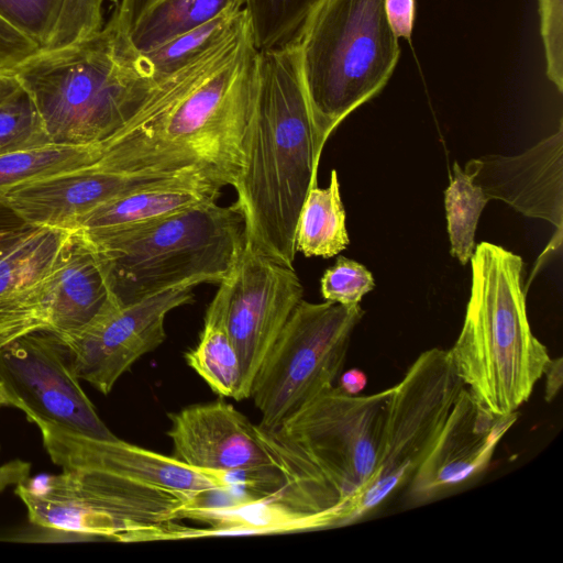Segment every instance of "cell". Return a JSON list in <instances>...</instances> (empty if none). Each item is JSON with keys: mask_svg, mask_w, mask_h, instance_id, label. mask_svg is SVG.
<instances>
[{"mask_svg": "<svg viewBox=\"0 0 563 563\" xmlns=\"http://www.w3.org/2000/svg\"><path fill=\"white\" fill-rule=\"evenodd\" d=\"M52 144L34 100L11 74H0V154Z\"/></svg>", "mask_w": 563, "mask_h": 563, "instance_id": "cell-26", "label": "cell"}, {"mask_svg": "<svg viewBox=\"0 0 563 563\" xmlns=\"http://www.w3.org/2000/svg\"><path fill=\"white\" fill-rule=\"evenodd\" d=\"M1 74V73H0Z\"/></svg>", "mask_w": 563, "mask_h": 563, "instance_id": "cell-39", "label": "cell"}, {"mask_svg": "<svg viewBox=\"0 0 563 563\" xmlns=\"http://www.w3.org/2000/svg\"><path fill=\"white\" fill-rule=\"evenodd\" d=\"M385 13L394 34L410 41L415 23V0H384Z\"/></svg>", "mask_w": 563, "mask_h": 563, "instance_id": "cell-33", "label": "cell"}, {"mask_svg": "<svg viewBox=\"0 0 563 563\" xmlns=\"http://www.w3.org/2000/svg\"><path fill=\"white\" fill-rule=\"evenodd\" d=\"M518 412L494 416L464 386L431 451L407 485L412 505L433 501L486 471Z\"/></svg>", "mask_w": 563, "mask_h": 563, "instance_id": "cell-15", "label": "cell"}, {"mask_svg": "<svg viewBox=\"0 0 563 563\" xmlns=\"http://www.w3.org/2000/svg\"><path fill=\"white\" fill-rule=\"evenodd\" d=\"M37 427L48 456L62 470H99L150 489L194 495L231 492L236 485L229 473L196 468L117 437L96 439L54 426Z\"/></svg>", "mask_w": 563, "mask_h": 563, "instance_id": "cell-14", "label": "cell"}, {"mask_svg": "<svg viewBox=\"0 0 563 563\" xmlns=\"http://www.w3.org/2000/svg\"><path fill=\"white\" fill-rule=\"evenodd\" d=\"M463 387L449 351L438 347L422 352L393 387L382 450L360 503V520L407 487Z\"/></svg>", "mask_w": 563, "mask_h": 563, "instance_id": "cell-9", "label": "cell"}, {"mask_svg": "<svg viewBox=\"0 0 563 563\" xmlns=\"http://www.w3.org/2000/svg\"><path fill=\"white\" fill-rule=\"evenodd\" d=\"M167 434L173 456L196 468L241 475L257 495L277 483L275 467L257 434L256 424L222 400L186 407L169 413Z\"/></svg>", "mask_w": 563, "mask_h": 563, "instance_id": "cell-13", "label": "cell"}, {"mask_svg": "<svg viewBox=\"0 0 563 563\" xmlns=\"http://www.w3.org/2000/svg\"><path fill=\"white\" fill-rule=\"evenodd\" d=\"M393 387L350 395L324 391L278 426L257 434L275 467V488L247 497L240 523L247 534L345 527L360 520L362 496L382 450Z\"/></svg>", "mask_w": 563, "mask_h": 563, "instance_id": "cell-2", "label": "cell"}, {"mask_svg": "<svg viewBox=\"0 0 563 563\" xmlns=\"http://www.w3.org/2000/svg\"><path fill=\"white\" fill-rule=\"evenodd\" d=\"M103 0H0V18L40 52L82 41L104 24Z\"/></svg>", "mask_w": 563, "mask_h": 563, "instance_id": "cell-21", "label": "cell"}, {"mask_svg": "<svg viewBox=\"0 0 563 563\" xmlns=\"http://www.w3.org/2000/svg\"><path fill=\"white\" fill-rule=\"evenodd\" d=\"M129 36L141 53L164 45L245 0H118Z\"/></svg>", "mask_w": 563, "mask_h": 563, "instance_id": "cell-22", "label": "cell"}, {"mask_svg": "<svg viewBox=\"0 0 563 563\" xmlns=\"http://www.w3.org/2000/svg\"><path fill=\"white\" fill-rule=\"evenodd\" d=\"M40 52L26 36L0 18V73H12Z\"/></svg>", "mask_w": 563, "mask_h": 563, "instance_id": "cell-32", "label": "cell"}, {"mask_svg": "<svg viewBox=\"0 0 563 563\" xmlns=\"http://www.w3.org/2000/svg\"><path fill=\"white\" fill-rule=\"evenodd\" d=\"M363 316L360 303L299 301L252 384L250 398L262 413L260 428L278 426L333 387Z\"/></svg>", "mask_w": 563, "mask_h": 563, "instance_id": "cell-8", "label": "cell"}, {"mask_svg": "<svg viewBox=\"0 0 563 563\" xmlns=\"http://www.w3.org/2000/svg\"><path fill=\"white\" fill-rule=\"evenodd\" d=\"M489 199L479 186L455 163L453 177L444 191V206L451 255L466 265L475 251V233Z\"/></svg>", "mask_w": 563, "mask_h": 563, "instance_id": "cell-27", "label": "cell"}, {"mask_svg": "<svg viewBox=\"0 0 563 563\" xmlns=\"http://www.w3.org/2000/svg\"><path fill=\"white\" fill-rule=\"evenodd\" d=\"M349 243L338 173L332 169L329 186H313L306 197L297 222L296 251L307 257L330 258Z\"/></svg>", "mask_w": 563, "mask_h": 563, "instance_id": "cell-23", "label": "cell"}, {"mask_svg": "<svg viewBox=\"0 0 563 563\" xmlns=\"http://www.w3.org/2000/svg\"><path fill=\"white\" fill-rule=\"evenodd\" d=\"M69 232L32 227L0 251V349L47 328L48 278Z\"/></svg>", "mask_w": 563, "mask_h": 563, "instance_id": "cell-17", "label": "cell"}, {"mask_svg": "<svg viewBox=\"0 0 563 563\" xmlns=\"http://www.w3.org/2000/svg\"><path fill=\"white\" fill-rule=\"evenodd\" d=\"M320 284L325 300L345 306L360 303L375 286L372 273L345 256H339L335 264L324 272Z\"/></svg>", "mask_w": 563, "mask_h": 563, "instance_id": "cell-30", "label": "cell"}, {"mask_svg": "<svg viewBox=\"0 0 563 563\" xmlns=\"http://www.w3.org/2000/svg\"><path fill=\"white\" fill-rule=\"evenodd\" d=\"M159 180L164 179L128 176L88 166L19 185L4 198L31 225L71 231L103 202Z\"/></svg>", "mask_w": 563, "mask_h": 563, "instance_id": "cell-18", "label": "cell"}, {"mask_svg": "<svg viewBox=\"0 0 563 563\" xmlns=\"http://www.w3.org/2000/svg\"><path fill=\"white\" fill-rule=\"evenodd\" d=\"M294 267L255 251L246 242L207 308L222 323L240 358L238 400L251 397L255 375L291 312L303 298Z\"/></svg>", "mask_w": 563, "mask_h": 563, "instance_id": "cell-11", "label": "cell"}, {"mask_svg": "<svg viewBox=\"0 0 563 563\" xmlns=\"http://www.w3.org/2000/svg\"><path fill=\"white\" fill-rule=\"evenodd\" d=\"M98 158V146L59 144L0 154V197L19 185L91 166Z\"/></svg>", "mask_w": 563, "mask_h": 563, "instance_id": "cell-24", "label": "cell"}, {"mask_svg": "<svg viewBox=\"0 0 563 563\" xmlns=\"http://www.w3.org/2000/svg\"><path fill=\"white\" fill-rule=\"evenodd\" d=\"M31 464L22 460H12L0 465V492L9 486L24 483L30 475Z\"/></svg>", "mask_w": 563, "mask_h": 563, "instance_id": "cell-35", "label": "cell"}, {"mask_svg": "<svg viewBox=\"0 0 563 563\" xmlns=\"http://www.w3.org/2000/svg\"><path fill=\"white\" fill-rule=\"evenodd\" d=\"M562 150L561 120L556 133L522 154L484 155L465 165L464 172L489 200H501L523 216L545 220L555 228L556 232L540 255L531 277L543 265L544 258L562 244Z\"/></svg>", "mask_w": 563, "mask_h": 563, "instance_id": "cell-16", "label": "cell"}, {"mask_svg": "<svg viewBox=\"0 0 563 563\" xmlns=\"http://www.w3.org/2000/svg\"><path fill=\"white\" fill-rule=\"evenodd\" d=\"M470 262L471 296L449 354L475 400L494 416H508L528 401L551 357L530 328L521 257L482 242Z\"/></svg>", "mask_w": 563, "mask_h": 563, "instance_id": "cell-5", "label": "cell"}, {"mask_svg": "<svg viewBox=\"0 0 563 563\" xmlns=\"http://www.w3.org/2000/svg\"><path fill=\"white\" fill-rule=\"evenodd\" d=\"M11 74L34 100L49 142L74 146H98L115 135L158 78L133 45L118 1L97 33L38 52Z\"/></svg>", "mask_w": 563, "mask_h": 563, "instance_id": "cell-4", "label": "cell"}, {"mask_svg": "<svg viewBox=\"0 0 563 563\" xmlns=\"http://www.w3.org/2000/svg\"><path fill=\"white\" fill-rule=\"evenodd\" d=\"M367 377L358 368H351L340 376L339 387L350 395H358L366 386Z\"/></svg>", "mask_w": 563, "mask_h": 563, "instance_id": "cell-37", "label": "cell"}, {"mask_svg": "<svg viewBox=\"0 0 563 563\" xmlns=\"http://www.w3.org/2000/svg\"><path fill=\"white\" fill-rule=\"evenodd\" d=\"M297 44L311 113L325 141L383 90L400 56L384 0H322Z\"/></svg>", "mask_w": 563, "mask_h": 563, "instance_id": "cell-7", "label": "cell"}, {"mask_svg": "<svg viewBox=\"0 0 563 563\" xmlns=\"http://www.w3.org/2000/svg\"><path fill=\"white\" fill-rule=\"evenodd\" d=\"M543 375L545 376L544 399L550 402L556 397L563 384V358H550Z\"/></svg>", "mask_w": 563, "mask_h": 563, "instance_id": "cell-36", "label": "cell"}, {"mask_svg": "<svg viewBox=\"0 0 563 563\" xmlns=\"http://www.w3.org/2000/svg\"><path fill=\"white\" fill-rule=\"evenodd\" d=\"M241 4H232L218 15L145 54L157 77H162L205 49L227 33L243 15Z\"/></svg>", "mask_w": 563, "mask_h": 563, "instance_id": "cell-29", "label": "cell"}, {"mask_svg": "<svg viewBox=\"0 0 563 563\" xmlns=\"http://www.w3.org/2000/svg\"><path fill=\"white\" fill-rule=\"evenodd\" d=\"M325 140L309 106L297 43L258 51L253 108L242 141L234 207L245 242L294 267L296 229Z\"/></svg>", "mask_w": 563, "mask_h": 563, "instance_id": "cell-3", "label": "cell"}, {"mask_svg": "<svg viewBox=\"0 0 563 563\" xmlns=\"http://www.w3.org/2000/svg\"><path fill=\"white\" fill-rule=\"evenodd\" d=\"M223 186L203 178H170L114 197L91 210L77 229L91 236L142 229L218 201Z\"/></svg>", "mask_w": 563, "mask_h": 563, "instance_id": "cell-20", "label": "cell"}, {"mask_svg": "<svg viewBox=\"0 0 563 563\" xmlns=\"http://www.w3.org/2000/svg\"><path fill=\"white\" fill-rule=\"evenodd\" d=\"M0 406H1V404H0Z\"/></svg>", "mask_w": 563, "mask_h": 563, "instance_id": "cell-38", "label": "cell"}, {"mask_svg": "<svg viewBox=\"0 0 563 563\" xmlns=\"http://www.w3.org/2000/svg\"><path fill=\"white\" fill-rule=\"evenodd\" d=\"M322 0H245L249 23L258 51L297 43L301 30Z\"/></svg>", "mask_w": 563, "mask_h": 563, "instance_id": "cell-28", "label": "cell"}, {"mask_svg": "<svg viewBox=\"0 0 563 563\" xmlns=\"http://www.w3.org/2000/svg\"><path fill=\"white\" fill-rule=\"evenodd\" d=\"M0 404L38 424L96 439H114L77 377L69 352L48 329L29 332L0 349Z\"/></svg>", "mask_w": 563, "mask_h": 563, "instance_id": "cell-10", "label": "cell"}, {"mask_svg": "<svg viewBox=\"0 0 563 563\" xmlns=\"http://www.w3.org/2000/svg\"><path fill=\"white\" fill-rule=\"evenodd\" d=\"M258 71L246 10L220 38L157 81L134 118L98 145L95 168L233 186Z\"/></svg>", "mask_w": 563, "mask_h": 563, "instance_id": "cell-1", "label": "cell"}, {"mask_svg": "<svg viewBox=\"0 0 563 563\" xmlns=\"http://www.w3.org/2000/svg\"><path fill=\"white\" fill-rule=\"evenodd\" d=\"M547 76L563 92V0H538Z\"/></svg>", "mask_w": 563, "mask_h": 563, "instance_id": "cell-31", "label": "cell"}, {"mask_svg": "<svg viewBox=\"0 0 563 563\" xmlns=\"http://www.w3.org/2000/svg\"><path fill=\"white\" fill-rule=\"evenodd\" d=\"M197 283H185L122 306L114 298L81 330L60 339L77 377L108 395L119 378L165 338L168 312L190 302Z\"/></svg>", "mask_w": 563, "mask_h": 563, "instance_id": "cell-12", "label": "cell"}, {"mask_svg": "<svg viewBox=\"0 0 563 563\" xmlns=\"http://www.w3.org/2000/svg\"><path fill=\"white\" fill-rule=\"evenodd\" d=\"M86 235L98 251L113 298L122 306L189 282L220 284L245 244L243 216L234 205L217 202L142 229Z\"/></svg>", "mask_w": 563, "mask_h": 563, "instance_id": "cell-6", "label": "cell"}, {"mask_svg": "<svg viewBox=\"0 0 563 563\" xmlns=\"http://www.w3.org/2000/svg\"><path fill=\"white\" fill-rule=\"evenodd\" d=\"M185 358L213 393L238 400L241 385L240 358L220 321L205 317L199 342L185 354Z\"/></svg>", "mask_w": 563, "mask_h": 563, "instance_id": "cell-25", "label": "cell"}, {"mask_svg": "<svg viewBox=\"0 0 563 563\" xmlns=\"http://www.w3.org/2000/svg\"><path fill=\"white\" fill-rule=\"evenodd\" d=\"M113 299L97 249L80 230L65 239L52 268L47 291V328L60 339L89 323Z\"/></svg>", "mask_w": 563, "mask_h": 563, "instance_id": "cell-19", "label": "cell"}, {"mask_svg": "<svg viewBox=\"0 0 563 563\" xmlns=\"http://www.w3.org/2000/svg\"><path fill=\"white\" fill-rule=\"evenodd\" d=\"M32 227L25 222L8 203L4 197H0V251L5 249Z\"/></svg>", "mask_w": 563, "mask_h": 563, "instance_id": "cell-34", "label": "cell"}]
</instances>
